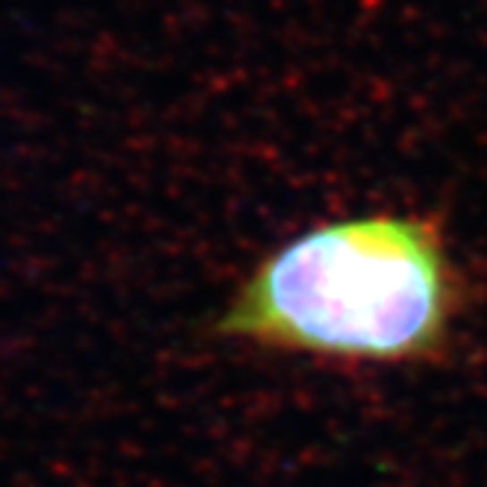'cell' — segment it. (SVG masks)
Instances as JSON below:
<instances>
[{"label":"cell","instance_id":"cell-1","mask_svg":"<svg viewBox=\"0 0 487 487\" xmlns=\"http://www.w3.org/2000/svg\"><path fill=\"white\" fill-rule=\"evenodd\" d=\"M467 282L435 220L337 218L270 250L218 312L211 335L329 364H435L449 355Z\"/></svg>","mask_w":487,"mask_h":487}]
</instances>
